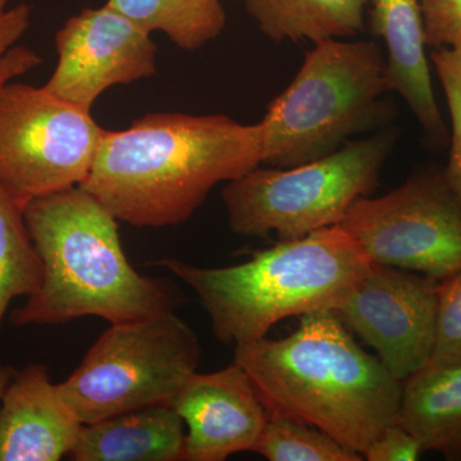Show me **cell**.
Here are the masks:
<instances>
[{
  "mask_svg": "<svg viewBox=\"0 0 461 461\" xmlns=\"http://www.w3.org/2000/svg\"><path fill=\"white\" fill-rule=\"evenodd\" d=\"M263 127L229 115L150 113L103 133L81 189L140 229L186 222L217 185L262 166Z\"/></svg>",
  "mask_w": 461,
  "mask_h": 461,
  "instance_id": "obj_1",
  "label": "cell"
},
{
  "mask_svg": "<svg viewBox=\"0 0 461 461\" xmlns=\"http://www.w3.org/2000/svg\"><path fill=\"white\" fill-rule=\"evenodd\" d=\"M233 362L267 414L313 426L362 456L396 423L402 381L357 345L336 311L302 315L287 338L235 346Z\"/></svg>",
  "mask_w": 461,
  "mask_h": 461,
  "instance_id": "obj_2",
  "label": "cell"
},
{
  "mask_svg": "<svg viewBox=\"0 0 461 461\" xmlns=\"http://www.w3.org/2000/svg\"><path fill=\"white\" fill-rule=\"evenodd\" d=\"M23 217L41 259L42 281L26 304L12 312L14 326L83 317L123 323L175 311L184 302L171 281L133 268L117 218L80 186L32 199Z\"/></svg>",
  "mask_w": 461,
  "mask_h": 461,
  "instance_id": "obj_3",
  "label": "cell"
},
{
  "mask_svg": "<svg viewBox=\"0 0 461 461\" xmlns=\"http://www.w3.org/2000/svg\"><path fill=\"white\" fill-rule=\"evenodd\" d=\"M151 264L193 288L215 338L239 346L267 338L286 318L338 311L373 263L336 224L256 251L238 266L202 268L173 258Z\"/></svg>",
  "mask_w": 461,
  "mask_h": 461,
  "instance_id": "obj_4",
  "label": "cell"
},
{
  "mask_svg": "<svg viewBox=\"0 0 461 461\" xmlns=\"http://www.w3.org/2000/svg\"><path fill=\"white\" fill-rule=\"evenodd\" d=\"M388 93L387 60L378 41L317 42L260 121L262 165L291 168L330 156L351 136L387 120Z\"/></svg>",
  "mask_w": 461,
  "mask_h": 461,
  "instance_id": "obj_5",
  "label": "cell"
},
{
  "mask_svg": "<svg viewBox=\"0 0 461 461\" xmlns=\"http://www.w3.org/2000/svg\"><path fill=\"white\" fill-rule=\"evenodd\" d=\"M397 139L396 130H384L305 165L259 166L227 182L222 200L230 230L288 241L336 226L375 190Z\"/></svg>",
  "mask_w": 461,
  "mask_h": 461,
  "instance_id": "obj_6",
  "label": "cell"
},
{
  "mask_svg": "<svg viewBox=\"0 0 461 461\" xmlns=\"http://www.w3.org/2000/svg\"><path fill=\"white\" fill-rule=\"evenodd\" d=\"M198 336L173 311L111 324L58 391L81 424L171 403L199 366Z\"/></svg>",
  "mask_w": 461,
  "mask_h": 461,
  "instance_id": "obj_7",
  "label": "cell"
},
{
  "mask_svg": "<svg viewBox=\"0 0 461 461\" xmlns=\"http://www.w3.org/2000/svg\"><path fill=\"white\" fill-rule=\"evenodd\" d=\"M104 131L91 112L12 81L0 89V186L23 208L80 186Z\"/></svg>",
  "mask_w": 461,
  "mask_h": 461,
  "instance_id": "obj_8",
  "label": "cell"
},
{
  "mask_svg": "<svg viewBox=\"0 0 461 461\" xmlns=\"http://www.w3.org/2000/svg\"><path fill=\"white\" fill-rule=\"evenodd\" d=\"M372 263L444 281L461 271V204L444 173L424 172L339 223Z\"/></svg>",
  "mask_w": 461,
  "mask_h": 461,
  "instance_id": "obj_9",
  "label": "cell"
},
{
  "mask_svg": "<svg viewBox=\"0 0 461 461\" xmlns=\"http://www.w3.org/2000/svg\"><path fill=\"white\" fill-rule=\"evenodd\" d=\"M438 284L420 273L373 263L336 312L388 372L405 381L432 357Z\"/></svg>",
  "mask_w": 461,
  "mask_h": 461,
  "instance_id": "obj_10",
  "label": "cell"
},
{
  "mask_svg": "<svg viewBox=\"0 0 461 461\" xmlns=\"http://www.w3.org/2000/svg\"><path fill=\"white\" fill-rule=\"evenodd\" d=\"M58 62L44 89L91 112L104 91L157 74L151 33L105 5L69 17L56 35Z\"/></svg>",
  "mask_w": 461,
  "mask_h": 461,
  "instance_id": "obj_11",
  "label": "cell"
},
{
  "mask_svg": "<svg viewBox=\"0 0 461 461\" xmlns=\"http://www.w3.org/2000/svg\"><path fill=\"white\" fill-rule=\"evenodd\" d=\"M172 408L187 427L182 460L223 461L253 451L268 414L241 366L222 371L194 373Z\"/></svg>",
  "mask_w": 461,
  "mask_h": 461,
  "instance_id": "obj_12",
  "label": "cell"
},
{
  "mask_svg": "<svg viewBox=\"0 0 461 461\" xmlns=\"http://www.w3.org/2000/svg\"><path fill=\"white\" fill-rule=\"evenodd\" d=\"M83 424L50 372L32 364L17 372L0 397V461H58L71 453Z\"/></svg>",
  "mask_w": 461,
  "mask_h": 461,
  "instance_id": "obj_13",
  "label": "cell"
},
{
  "mask_svg": "<svg viewBox=\"0 0 461 461\" xmlns=\"http://www.w3.org/2000/svg\"><path fill=\"white\" fill-rule=\"evenodd\" d=\"M366 14L371 35L386 48L391 90L405 100L430 144L447 147L450 133L433 90L420 0H371Z\"/></svg>",
  "mask_w": 461,
  "mask_h": 461,
  "instance_id": "obj_14",
  "label": "cell"
},
{
  "mask_svg": "<svg viewBox=\"0 0 461 461\" xmlns=\"http://www.w3.org/2000/svg\"><path fill=\"white\" fill-rule=\"evenodd\" d=\"M185 423L171 403H157L83 424L69 456L76 461L182 460Z\"/></svg>",
  "mask_w": 461,
  "mask_h": 461,
  "instance_id": "obj_15",
  "label": "cell"
},
{
  "mask_svg": "<svg viewBox=\"0 0 461 461\" xmlns=\"http://www.w3.org/2000/svg\"><path fill=\"white\" fill-rule=\"evenodd\" d=\"M396 421L423 453L461 461V363L427 364L402 381Z\"/></svg>",
  "mask_w": 461,
  "mask_h": 461,
  "instance_id": "obj_16",
  "label": "cell"
},
{
  "mask_svg": "<svg viewBox=\"0 0 461 461\" xmlns=\"http://www.w3.org/2000/svg\"><path fill=\"white\" fill-rule=\"evenodd\" d=\"M244 5L269 41L317 44L360 35L369 0H244Z\"/></svg>",
  "mask_w": 461,
  "mask_h": 461,
  "instance_id": "obj_17",
  "label": "cell"
},
{
  "mask_svg": "<svg viewBox=\"0 0 461 461\" xmlns=\"http://www.w3.org/2000/svg\"><path fill=\"white\" fill-rule=\"evenodd\" d=\"M148 32H163L182 50L215 41L227 25L222 0H108Z\"/></svg>",
  "mask_w": 461,
  "mask_h": 461,
  "instance_id": "obj_18",
  "label": "cell"
},
{
  "mask_svg": "<svg viewBox=\"0 0 461 461\" xmlns=\"http://www.w3.org/2000/svg\"><path fill=\"white\" fill-rule=\"evenodd\" d=\"M41 281L42 263L23 208L0 186V327L12 300L32 295Z\"/></svg>",
  "mask_w": 461,
  "mask_h": 461,
  "instance_id": "obj_19",
  "label": "cell"
},
{
  "mask_svg": "<svg viewBox=\"0 0 461 461\" xmlns=\"http://www.w3.org/2000/svg\"><path fill=\"white\" fill-rule=\"evenodd\" d=\"M269 461H360L335 438L303 421L268 414L262 435L253 448Z\"/></svg>",
  "mask_w": 461,
  "mask_h": 461,
  "instance_id": "obj_20",
  "label": "cell"
},
{
  "mask_svg": "<svg viewBox=\"0 0 461 461\" xmlns=\"http://www.w3.org/2000/svg\"><path fill=\"white\" fill-rule=\"evenodd\" d=\"M430 60L445 91L451 121L450 156L442 173L461 204V47L433 50Z\"/></svg>",
  "mask_w": 461,
  "mask_h": 461,
  "instance_id": "obj_21",
  "label": "cell"
},
{
  "mask_svg": "<svg viewBox=\"0 0 461 461\" xmlns=\"http://www.w3.org/2000/svg\"><path fill=\"white\" fill-rule=\"evenodd\" d=\"M9 2L0 0V89L42 63L35 50L18 45L32 26V5L21 3L9 8Z\"/></svg>",
  "mask_w": 461,
  "mask_h": 461,
  "instance_id": "obj_22",
  "label": "cell"
},
{
  "mask_svg": "<svg viewBox=\"0 0 461 461\" xmlns=\"http://www.w3.org/2000/svg\"><path fill=\"white\" fill-rule=\"evenodd\" d=\"M461 363V271L439 281L435 345L429 364Z\"/></svg>",
  "mask_w": 461,
  "mask_h": 461,
  "instance_id": "obj_23",
  "label": "cell"
},
{
  "mask_svg": "<svg viewBox=\"0 0 461 461\" xmlns=\"http://www.w3.org/2000/svg\"><path fill=\"white\" fill-rule=\"evenodd\" d=\"M427 47H461V0H420Z\"/></svg>",
  "mask_w": 461,
  "mask_h": 461,
  "instance_id": "obj_24",
  "label": "cell"
},
{
  "mask_svg": "<svg viewBox=\"0 0 461 461\" xmlns=\"http://www.w3.org/2000/svg\"><path fill=\"white\" fill-rule=\"evenodd\" d=\"M421 454L420 442L396 421L369 445L363 457L368 461H415Z\"/></svg>",
  "mask_w": 461,
  "mask_h": 461,
  "instance_id": "obj_25",
  "label": "cell"
},
{
  "mask_svg": "<svg viewBox=\"0 0 461 461\" xmlns=\"http://www.w3.org/2000/svg\"><path fill=\"white\" fill-rule=\"evenodd\" d=\"M16 373L17 372L14 371V368H12V366H0V397H2L3 393H5V388H7L9 384V382L14 379Z\"/></svg>",
  "mask_w": 461,
  "mask_h": 461,
  "instance_id": "obj_26",
  "label": "cell"
}]
</instances>
